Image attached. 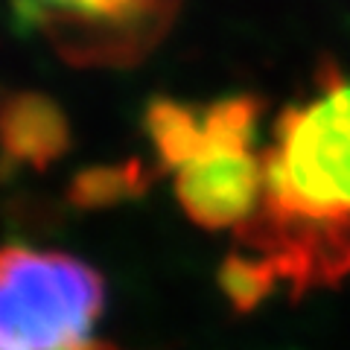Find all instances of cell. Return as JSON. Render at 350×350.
Segmentation results:
<instances>
[{
  "label": "cell",
  "mask_w": 350,
  "mask_h": 350,
  "mask_svg": "<svg viewBox=\"0 0 350 350\" xmlns=\"http://www.w3.org/2000/svg\"><path fill=\"white\" fill-rule=\"evenodd\" d=\"M222 269L231 301L278 286L310 289L350 271V79L324 76L310 100L278 117L262 149V199Z\"/></svg>",
  "instance_id": "6da1fadb"
},
{
  "label": "cell",
  "mask_w": 350,
  "mask_h": 350,
  "mask_svg": "<svg viewBox=\"0 0 350 350\" xmlns=\"http://www.w3.org/2000/svg\"><path fill=\"white\" fill-rule=\"evenodd\" d=\"M260 103L225 96L211 105L158 100L146 131L161 163L175 175V196L202 228H243L262 199Z\"/></svg>",
  "instance_id": "7a4b0ae2"
},
{
  "label": "cell",
  "mask_w": 350,
  "mask_h": 350,
  "mask_svg": "<svg viewBox=\"0 0 350 350\" xmlns=\"http://www.w3.org/2000/svg\"><path fill=\"white\" fill-rule=\"evenodd\" d=\"M103 278L88 262L29 245L0 248V350H103Z\"/></svg>",
  "instance_id": "3957f363"
},
{
  "label": "cell",
  "mask_w": 350,
  "mask_h": 350,
  "mask_svg": "<svg viewBox=\"0 0 350 350\" xmlns=\"http://www.w3.org/2000/svg\"><path fill=\"white\" fill-rule=\"evenodd\" d=\"M178 0H15L18 18L76 64H126L163 36Z\"/></svg>",
  "instance_id": "277c9868"
},
{
  "label": "cell",
  "mask_w": 350,
  "mask_h": 350,
  "mask_svg": "<svg viewBox=\"0 0 350 350\" xmlns=\"http://www.w3.org/2000/svg\"><path fill=\"white\" fill-rule=\"evenodd\" d=\"M68 144V126L56 105L36 94L9 96L0 105V146L21 163H47Z\"/></svg>",
  "instance_id": "5b68a950"
}]
</instances>
